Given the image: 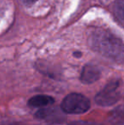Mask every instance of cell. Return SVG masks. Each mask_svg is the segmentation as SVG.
Returning a JSON list of instances; mask_svg holds the SVG:
<instances>
[{"instance_id": "9c48e42d", "label": "cell", "mask_w": 124, "mask_h": 125, "mask_svg": "<svg viewBox=\"0 0 124 125\" xmlns=\"http://www.w3.org/2000/svg\"><path fill=\"white\" fill-rule=\"evenodd\" d=\"M22 1L24 2V3H26V4H32V3H34L35 2H37L38 0H22Z\"/></svg>"}, {"instance_id": "30bf717a", "label": "cell", "mask_w": 124, "mask_h": 125, "mask_svg": "<svg viewBox=\"0 0 124 125\" xmlns=\"http://www.w3.org/2000/svg\"><path fill=\"white\" fill-rule=\"evenodd\" d=\"M74 55L75 56H76V57H80V56L82 55V54H80V52H76L74 54Z\"/></svg>"}, {"instance_id": "5b68a950", "label": "cell", "mask_w": 124, "mask_h": 125, "mask_svg": "<svg viewBox=\"0 0 124 125\" xmlns=\"http://www.w3.org/2000/svg\"><path fill=\"white\" fill-rule=\"evenodd\" d=\"M35 117L38 119L46 120L48 122H58L57 119L62 118L57 108H43L35 113Z\"/></svg>"}, {"instance_id": "6da1fadb", "label": "cell", "mask_w": 124, "mask_h": 125, "mask_svg": "<svg viewBox=\"0 0 124 125\" xmlns=\"http://www.w3.org/2000/svg\"><path fill=\"white\" fill-rule=\"evenodd\" d=\"M90 42L92 48L101 54L117 61H123V47L119 38L105 31H98L91 38Z\"/></svg>"}, {"instance_id": "52a82bcc", "label": "cell", "mask_w": 124, "mask_h": 125, "mask_svg": "<svg viewBox=\"0 0 124 125\" xmlns=\"http://www.w3.org/2000/svg\"><path fill=\"white\" fill-rule=\"evenodd\" d=\"M123 7H124L123 0H117V1L115 3L114 8H113L115 15H116V17L117 18L118 21L120 22L121 25H123V19H124Z\"/></svg>"}, {"instance_id": "ba28073f", "label": "cell", "mask_w": 124, "mask_h": 125, "mask_svg": "<svg viewBox=\"0 0 124 125\" xmlns=\"http://www.w3.org/2000/svg\"><path fill=\"white\" fill-rule=\"evenodd\" d=\"M68 125H101L97 123H93V122H87V121H74L71 122V124Z\"/></svg>"}, {"instance_id": "3957f363", "label": "cell", "mask_w": 124, "mask_h": 125, "mask_svg": "<svg viewBox=\"0 0 124 125\" xmlns=\"http://www.w3.org/2000/svg\"><path fill=\"white\" fill-rule=\"evenodd\" d=\"M90 107V101L83 94L72 93L65 97L61 103V109L69 114H81L86 112Z\"/></svg>"}, {"instance_id": "277c9868", "label": "cell", "mask_w": 124, "mask_h": 125, "mask_svg": "<svg viewBox=\"0 0 124 125\" xmlns=\"http://www.w3.org/2000/svg\"><path fill=\"white\" fill-rule=\"evenodd\" d=\"M100 77V71L96 66L92 64H87L83 68L81 74V81L85 84L93 83L96 82Z\"/></svg>"}, {"instance_id": "8992f818", "label": "cell", "mask_w": 124, "mask_h": 125, "mask_svg": "<svg viewBox=\"0 0 124 125\" xmlns=\"http://www.w3.org/2000/svg\"><path fill=\"white\" fill-rule=\"evenodd\" d=\"M55 103V99L49 95L38 94L33 96L28 100V105L31 107H45Z\"/></svg>"}, {"instance_id": "7a4b0ae2", "label": "cell", "mask_w": 124, "mask_h": 125, "mask_svg": "<svg viewBox=\"0 0 124 125\" xmlns=\"http://www.w3.org/2000/svg\"><path fill=\"white\" fill-rule=\"evenodd\" d=\"M122 87L119 80L108 83L106 86L95 96V102L102 106H110L119 101L122 98Z\"/></svg>"}]
</instances>
